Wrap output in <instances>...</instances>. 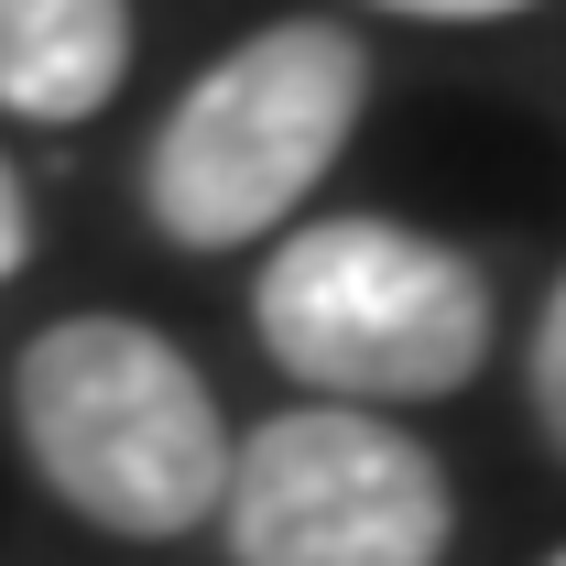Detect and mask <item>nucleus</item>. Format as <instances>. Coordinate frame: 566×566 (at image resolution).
<instances>
[{"label":"nucleus","mask_w":566,"mask_h":566,"mask_svg":"<svg viewBox=\"0 0 566 566\" xmlns=\"http://www.w3.org/2000/svg\"><path fill=\"white\" fill-rule=\"evenodd\" d=\"M22 251H33V197H22V175H11V153H0V283L22 273Z\"/></svg>","instance_id":"0eeeda50"},{"label":"nucleus","mask_w":566,"mask_h":566,"mask_svg":"<svg viewBox=\"0 0 566 566\" xmlns=\"http://www.w3.org/2000/svg\"><path fill=\"white\" fill-rule=\"evenodd\" d=\"M545 566H566V545H556V556H545Z\"/></svg>","instance_id":"1a4fd4ad"},{"label":"nucleus","mask_w":566,"mask_h":566,"mask_svg":"<svg viewBox=\"0 0 566 566\" xmlns=\"http://www.w3.org/2000/svg\"><path fill=\"white\" fill-rule=\"evenodd\" d=\"M251 338L305 403H436L491 359V283L415 218H283L251 283Z\"/></svg>","instance_id":"f03ea898"},{"label":"nucleus","mask_w":566,"mask_h":566,"mask_svg":"<svg viewBox=\"0 0 566 566\" xmlns=\"http://www.w3.org/2000/svg\"><path fill=\"white\" fill-rule=\"evenodd\" d=\"M229 566H436L458 501L436 447L370 403H283L229 447L218 480Z\"/></svg>","instance_id":"20e7f679"},{"label":"nucleus","mask_w":566,"mask_h":566,"mask_svg":"<svg viewBox=\"0 0 566 566\" xmlns=\"http://www.w3.org/2000/svg\"><path fill=\"white\" fill-rule=\"evenodd\" d=\"M523 392H534V436L566 458V273L545 294V316H534V349H523Z\"/></svg>","instance_id":"423d86ee"},{"label":"nucleus","mask_w":566,"mask_h":566,"mask_svg":"<svg viewBox=\"0 0 566 566\" xmlns=\"http://www.w3.org/2000/svg\"><path fill=\"white\" fill-rule=\"evenodd\" d=\"M359 109H370V44L349 22H305V11L262 22L164 109L142 153V218L175 251L273 240L349 153Z\"/></svg>","instance_id":"7ed1b4c3"},{"label":"nucleus","mask_w":566,"mask_h":566,"mask_svg":"<svg viewBox=\"0 0 566 566\" xmlns=\"http://www.w3.org/2000/svg\"><path fill=\"white\" fill-rule=\"evenodd\" d=\"M11 436L76 523L175 545L218 512L229 415L208 370L142 316H55L11 359Z\"/></svg>","instance_id":"f257e3e1"},{"label":"nucleus","mask_w":566,"mask_h":566,"mask_svg":"<svg viewBox=\"0 0 566 566\" xmlns=\"http://www.w3.org/2000/svg\"><path fill=\"white\" fill-rule=\"evenodd\" d=\"M132 76V0H0V109L76 132Z\"/></svg>","instance_id":"39448f33"},{"label":"nucleus","mask_w":566,"mask_h":566,"mask_svg":"<svg viewBox=\"0 0 566 566\" xmlns=\"http://www.w3.org/2000/svg\"><path fill=\"white\" fill-rule=\"evenodd\" d=\"M381 11H403V22H512L534 0H381Z\"/></svg>","instance_id":"6e6552de"}]
</instances>
